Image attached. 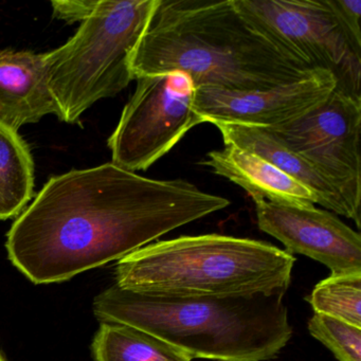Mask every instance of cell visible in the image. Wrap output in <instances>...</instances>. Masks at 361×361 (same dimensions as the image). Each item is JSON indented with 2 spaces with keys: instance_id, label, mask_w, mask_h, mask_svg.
Here are the masks:
<instances>
[{
  "instance_id": "1",
  "label": "cell",
  "mask_w": 361,
  "mask_h": 361,
  "mask_svg": "<svg viewBox=\"0 0 361 361\" xmlns=\"http://www.w3.org/2000/svg\"><path fill=\"white\" fill-rule=\"evenodd\" d=\"M229 204L190 181L147 178L109 162L51 177L6 247L31 282H64Z\"/></svg>"
},
{
  "instance_id": "2",
  "label": "cell",
  "mask_w": 361,
  "mask_h": 361,
  "mask_svg": "<svg viewBox=\"0 0 361 361\" xmlns=\"http://www.w3.org/2000/svg\"><path fill=\"white\" fill-rule=\"evenodd\" d=\"M312 69L245 18L233 0H158L132 59L134 80L183 73L197 87L251 92Z\"/></svg>"
},
{
  "instance_id": "3",
  "label": "cell",
  "mask_w": 361,
  "mask_h": 361,
  "mask_svg": "<svg viewBox=\"0 0 361 361\" xmlns=\"http://www.w3.org/2000/svg\"><path fill=\"white\" fill-rule=\"evenodd\" d=\"M285 295H162L114 284L94 299V312L100 322L142 329L191 359L266 361L293 336Z\"/></svg>"
},
{
  "instance_id": "4",
  "label": "cell",
  "mask_w": 361,
  "mask_h": 361,
  "mask_svg": "<svg viewBox=\"0 0 361 361\" xmlns=\"http://www.w3.org/2000/svg\"><path fill=\"white\" fill-rule=\"evenodd\" d=\"M295 259L262 240L221 234L180 236L119 259L116 284L162 295L286 293Z\"/></svg>"
},
{
  "instance_id": "5",
  "label": "cell",
  "mask_w": 361,
  "mask_h": 361,
  "mask_svg": "<svg viewBox=\"0 0 361 361\" xmlns=\"http://www.w3.org/2000/svg\"><path fill=\"white\" fill-rule=\"evenodd\" d=\"M158 0H99L92 13L62 47L45 54L48 84L61 121L77 123L102 99L134 80L132 59Z\"/></svg>"
},
{
  "instance_id": "6",
  "label": "cell",
  "mask_w": 361,
  "mask_h": 361,
  "mask_svg": "<svg viewBox=\"0 0 361 361\" xmlns=\"http://www.w3.org/2000/svg\"><path fill=\"white\" fill-rule=\"evenodd\" d=\"M136 80V90L109 139L111 164L133 173L147 171L204 123L194 109L196 87L185 73Z\"/></svg>"
},
{
  "instance_id": "7",
  "label": "cell",
  "mask_w": 361,
  "mask_h": 361,
  "mask_svg": "<svg viewBox=\"0 0 361 361\" xmlns=\"http://www.w3.org/2000/svg\"><path fill=\"white\" fill-rule=\"evenodd\" d=\"M238 11L312 69L327 71L337 90L361 99V52L327 0H233Z\"/></svg>"
},
{
  "instance_id": "8",
  "label": "cell",
  "mask_w": 361,
  "mask_h": 361,
  "mask_svg": "<svg viewBox=\"0 0 361 361\" xmlns=\"http://www.w3.org/2000/svg\"><path fill=\"white\" fill-rule=\"evenodd\" d=\"M263 128L331 181L360 228L361 99L335 88L306 115Z\"/></svg>"
},
{
  "instance_id": "9",
  "label": "cell",
  "mask_w": 361,
  "mask_h": 361,
  "mask_svg": "<svg viewBox=\"0 0 361 361\" xmlns=\"http://www.w3.org/2000/svg\"><path fill=\"white\" fill-rule=\"evenodd\" d=\"M337 87L333 73L317 69L307 77L269 90L238 92L197 87L194 109L204 123L257 126L288 123L322 104Z\"/></svg>"
},
{
  "instance_id": "10",
  "label": "cell",
  "mask_w": 361,
  "mask_h": 361,
  "mask_svg": "<svg viewBox=\"0 0 361 361\" xmlns=\"http://www.w3.org/2000/svg\"><path fill=\"white\" fill-rule=\"evenodd\" d=\"M257 226L287 252L320 262L331 274L361 272V236L335 213L312 207L255 200Z\"/></svg>"
},
{
  "instance_id": "11",
  "label": "cell",
  "mask_w": 361,
  "mask_h": 361,
  "mask_svg": "<svg viewBox=\"0 0 361 361\" xmlns=\"http://www.w3.org/2000/svg\"><path fill=\"white\" fill-rule=\"evenodd\" d=\"M60 109L48 84L45 54L0 50V123L18 132Z\"/></svg>"
},
{
  "instance_id": "12",
  "label": "cell",
  "mask_w": 361,
  "mask_h": 361,
  "mask_svg": "<svg viewBox=\"0 0 361 361\" xmlns=\"http://www.w3.org/2000/svg\"><path fill=\"white\" fill-rule=\"evenodd\" d=\"M202 166L240 185L255 200L272 204L312 207L318 197L264 158L231 145L210 152Z\"/></svg>"
},
{
  "instance_id": "13",
  "label": "cell",
  "mask_w": 361,
  "mask_h": 361,
  "mask_svg": "<svg viewBox=\"0 0 361 361\" xmlns=\"http://www.w3.org/2000/svg\"><path fill=\"white\" fill-rule=\"evenodd\" d=\"M225 145H231L251 152L274 164L287 176L307 188L318 197V204L336 215L353 219L341 194L314 166L301 156L285 147L263 126L216 122Z\"/></svg>"
},
{
  "instance_id": "14",
  "label": "cell",
  "mask_w": 361,
  "mask_h": 361,
  "mask_svg": "<svg viewBox=\"0 0 361 361\" xmlns=\"http://www.w3.org/2000/svg\"><path fill=\"white\" fill-rule=\"evenodd\" d=\"M35 196V162L18 132L0 123V221L13 219Z\"/></svg>"
},
{
  "instance_id": "15",
  "label": "cell",
  "mask_w": 361,
  "mask_h": 361,
  "mask_svg": "<svg viewBox=\"0 0 361 361\" xmlns=\"http://www.w3.org/2000/svg\"><path fill=\"white\" fill-rule=\"evenodd\" d=\"M92 353L96 361H192L164 340L121 323L101 322Z\"/></svg>"
},
{
  "instance_id": "16",
  "label": "cell",
  "mask_w": 361,
  "mask_h": 361,
  "mask_svg": "<svg viewBox=\"0 0 361 361\" xmlns=\"http://www.w3.org/2000/svg\"><path fill=\"white\" fill-rule=\"evenodd\" d=\"M306 300L317 314L361 327V272L331 274Z\"/></svg>"
},
{
  "instance_id": "17",
  "label": "cell",
  "mask_w": 361,
  "mask_h": 361,
  "mask_svg": "<svg viewBox=\"0 0 361 361\" xmlns=\"http://www.w3.org/2000/svg\"><path fill=\"white\" fill-rule=\"evenodd\" d=\"M308 331L339 361H361V327L314 312Z\"/></svg>"
},
{
  "instance_id": "18",
  "label": "cell",
  "mask_w": 361,
  "mask_h": 361,
  "mask_svg": "<svg viewBox=\"0 0 361 361\" xmlns=\"http://www.w3.org/2000/svg\"><path fill=\"white\" fill-rule=\"evenodd\" d=\"M353 46L361 52V0H327Z\"/></svg>"
},
{
  "instance_id": "19",
  "label": "cell",
  "mask_w": 361,
  "mask_h": 361,
  "mask_svg": "<svg viewBox=\"0 0 361 361\" xmlns=\"http://www.w3.org/2000/svg\"><path fill=\"white\" fill-rule=\"evenodd\" d=\"M99 0H60L52 1L54 16L68 24L83 22L94 11Z\"/></svg>"
},
{
  "instance_id": "20",
  "label": "cell",
  "mask_w": 361,
  "mask_h": 361,
  "mask_svg": "<svg viewBox=\"0 0 361 361\" xmlns=\"http://www.w3.org/2000/svg\"><path fill=\"white\" fill-rule=\"evenodd\" d=\"M0 361H8L6 357L4 356L3 353L0 352Z\"/></svg>"
}]
</instances>
